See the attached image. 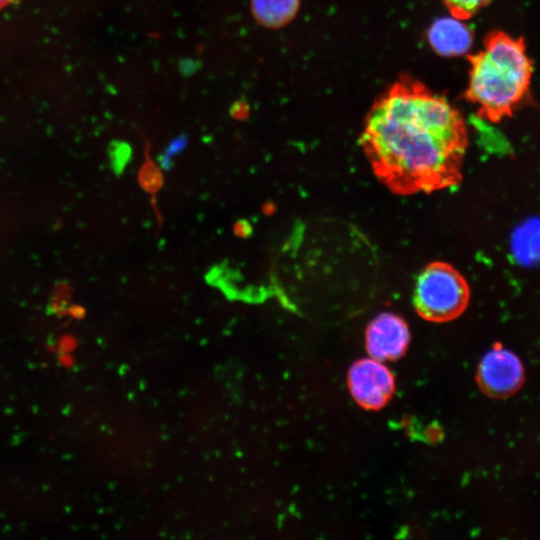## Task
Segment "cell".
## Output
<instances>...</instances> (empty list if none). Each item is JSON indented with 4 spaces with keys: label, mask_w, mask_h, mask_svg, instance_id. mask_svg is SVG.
<instances>
[{
    "label": "cell",
    "mask_w": 540,
    "mask_h": 540,
    "mask_svg": "<svg viewBox=\"0 0 540 540\" xmlns=\"http://www.w3.org/2000/svg\"><path fill=\"white\" fill-rule=\"evenodd\" d=\"M470 289L463 275L452 265L435 261L419 273L413 292L417 313L431 322H447L468 306Z\"/></svg>",
    "instance_id": "3"
},
{
    "label": "cell",
    "mask_w": 540,
    "mask_h": 540,
    "mask_svg": "<svg viewBox=\"0 0 540 540\" xmlns=\"http://www.w3.org/2000/svg\"><path fill=\"white\" fill-rule=\"evenodd\" d=\"M427 37L432 49L446 57L465 54L473 43L471 29L453 16L434 21L428 30Z\"/></svg>",
    "instance_id": "7"
},
{
    "label": "cell",
    "mask_w": 540,
    "mask_h": 540,
    "mask_svg": "<svg viewBox=\"0 0 540 540\" xmlns=\"http://www.w3.org/2000/svg\"><path fill=\"white\" fill-rule=\"evenodd\" d=\"M359 142L378 180L395 194L432 193L462 179L468 133L461 113L410 76L377 98Z\"/></svg>",
    "instance_id": "1"
},
{
    "label": "cell",
    "mask_w": 540,
    "mask_h": 540,
    "mask_svg": "<svg viewBox=\"0 0 540 540\" xmlns=\"http://www.w3.org/2000/svg\"><path fill=\"white\" fill-rule=\"evenodd\" d=\"M300 0H251L254 19L263 27L277 29L290 23L297 15Z\"/></svg>",
    "instance_id": "8"
},
{
    "label": "cell",
    "mask_w": 540,
    "mask_h": 540,
    "mask_svg": "<svg viewBox=\"0 0 540 540\" xmlns=\"http://www.w3.org/2000/svg\"><path fill=\"white\" fill-rule=\"evenodd\" d=\"M275 211L274 204L271 202H266L262 205V213L264 215H271Z\"/></svg>",
    "instance_id": "15"
},
{
    "label": "cell",
    "mask_w": 540,
    "mask_h": 540,
    "mask_svg": "<svg viewBox=\"0 0 540 540\" xmlns=\"http://www.w3.org/2000/svg\"><path fill=\"white\" fill-rule=\"evenodd\" d=\"M348 385L352 397L367 410L385 406L393 395L395 380L391 371L374 358L355 362L348 372Z\"/></svg>",
    "instance_id": "4"
},
{
    "label": "cell",
    "mask_w": 540,
    "mask_h": 540,
    "mask_svg": "<svg viewBox=\"0 0 540 540\" xmlns=\"http://www.w3.org/2000/svg\"><path fill=\"white\" fill-rule=\"evenodd\" d=\"M231 115L236 120L242 121V120L247 119V117L249 115V109H248L247 104L242 103V102L235 103L232 106Z\"/></svg>",
    "instance_id": "14"
},
{
    "label": "cell",
    "mask_w": 540,
    "mask_h": 540,
    "mask_svg": "<svg viewBox=\"0 0 540 540\" xmlns=\"http://www.w3.org/2000/svg\"><path fill=\"white\" fill-rule=\"evenodd\" d=\"M491 0H442L451 16L466 20L490 3Z\"/></svg>",
    "instance_id": "10"
},
{
    "label": "cell",
    "mask_w": 540,
    "mask_h": 540,
    "mask_svg": "<svg viewBox=\"0 0 540 540\" xmlns=\"http://www.w3.org/2000/svg\"><path fill=\"white\" fill-rule=\"evenodd\" d=\"M9 0H0V8L8 3Z\"/></svg>",
    "instance_id": "16"
},
{
    "label": "cell",
    "mask_w": 540,
    "mask_h": 540,
    "mask_svg": "<svg viewBox=\"0 0 540 540\" xmlns=\"http://www.w3.org/2000/svg\"><path fill=\"white\" fill-rule=\"evenodd\" d=\"M468 60L464 96L477 106L480 117L499 122L530 100L533 67L521 37L493 31L486 36L484 48Z\"/></svg>",
    "instance_id": "2"
},
{
    "label": "cell",
    "mask_w": 540,
    "mask_h": 540,
    "mask_svg": "<svg viewBox=\"0 0 540 540\" xmlns=\"http://www.w3.org/2000/svg\"><path fill=\"white\" fill-rule=\"evenodd\" d=\"M410 332L403 318L384 312L376 316L366 330V348L379 361L395 360L404 355Z\"/></svg>",
    "instance_id": "6"
},
{
    "label": "cell",
    "mask_w": 540,
    "mask_h": 540,
    "mask_svg": "<svg viewBox=\"0 0 540 540\" xmlns=\"http://www.w3.org/2000/svg\"><path fill=\"white\" fill-rule=\"evenodd\" d=\"M149 144L145 146V160L139 168L137 180L140 187L150 195L151 204L158 222V227L162 226V217L157 208V194L164 184V175L162 168L150 156Z\"/></svg>",
    "instance_id": "9"
},
{
    "label": "cell",
    "mask_w": 540,
    "mask_h": 540,
    "mask_svg": "<svg viewBox=\"0 0 540 540\" xmlns=\"http://www.w3.org/2000/svg\"><path fill=\"white\" fill-rule=\"evenodd\" d=\"M233 234L240 239H247L254 232L253 225L247 219H237L232 225Z\"/></svg>",
    "instance_id": "12"
},
{
    "label": "cell",
    "mask_w": 540,
    "mask_h": 540,
    "mask_svg": "<svg viewBox=\"0 0 540 540\" xmlns=\"http://www.w3.org/2000/svg\"><path fill=\"white\" fill-rule=\"evenodd\" d=\"M186 139L185 138H178L175 141H173L169 146L168 149L164 152L162 156L159 158L160 166L164 170H171L173 167L172 157L176 154L180 153L186 146Z\"/></svg>",
    "instance_id": "11"
},
{
    "label": "cell",
    "mask_w": 540,
    "mask_h": 540,
    "mask_svg": "<svg viewBox=\"0 0 540 540\" xmlns=\"http://www.w3.org/2000/svg\"><path fill=\"white\" fill-rule=\"evenodd\" d=\"M117 144L118 146L116 147V157L114 158V160L116 159L115 165L117 166V169L121 171L130 160L131 150L129 145H127L126 143Z\"/></svg>",
    "instance_id": "13"
},
{
    "label": "cell",
    "mask_w": 540,
    "mask_h": 540,
    "mask_svg": "<svg viewBox=\"0 0 540 540\" xmlns=\"http://www.w3.org/2000/svg\"><path fill=\"white\" fill-rule=\"evenodd\" d=\"M524 380V369L518 357L496 344L481 359L477 381L488 396L504 398L516 392Z\"/></svg>",
    "instance_id": "5"
}]
</instances>
